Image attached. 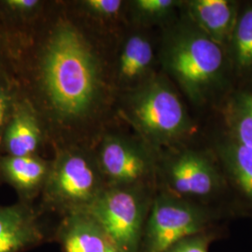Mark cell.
I'll list each match as a JSON object with an SVG mask.
<instances>
[{"mask_svg": "<svg viewBox=\"0 0 252 252\" xmlns=\"http://www.w3.org/2000/svg\"><path fill=\"white\" fill-rule=\"evenodd\" d=\"M96 161L108 185L157 186L158 153L144 141L108 136Z\"/></svg>", "mask_w": 252, "mask_h": 252, "instance_id": "8", "label": "cell"}, {"mask_svg": "<svg viewBox=\"0 0 252 252\" xmlns=\"http://www.w3.org/2000/svg\"><path fill=\"white\" fill-rule=\"evenodd\" d=\"M156 188L108 185L86 212L120 252H139L145 223Z\"/></svg>", "mask_w": 252, "mask_h": 252, "instance_id": "5", "label": "cell"}, {"mask_svg": "<svg viewBox=\"0 0 252 252\" xmlns=\"http://www.w3.org/2000/svg\"><path fill=\"white\" fill-rule=\"evenodd\" d=\"M218 108L224 126L223 133L252 148V84L236 85Z\"/></svg>", "mask_w": 252, "mask_h": 252, "instance_id": "15", "label": "cell"}, {"mask_svg": "<svg viewBox=\"0 0 252 252\" xmlns=\"http://www.w3.org/2000/svg\"><path fill=\"white\" fill-rule=\"evenodd\" d=\"M105 252H120L118 251L117 248L113 245V244H110V246L107 249V251Z\"/></svg>", "mask_w": 252, "mask_h": 252, "instance_id": "24", "label": "cell"}, {"mask_svg": "<svg viewBox=\"0 0 252 252\" xmlns=\"http://www.w3.org/2000/svg\"><path fill=\"white\" fill-rule=\"evenodd\" d=\"M38 214L27 204L0 207V252H26L45 242Z\"/></svg>", "mask_w": 252, "mask_h": 252, "instance_id": "9", "label": "cell"}, {"mask_svg": "<svg viewBox=\"0 0 252 252\" xmlns=\"http://www.w3.org/2000/svg\"><path fill=\"white\" fill-rule=\"evenodd\" d=\"M18 101L15 98L14 91L11 87L6 73L0 70V145L3 133L12 117Z\"/></svg>", "mask_w": 252, "mask_h": 252, "instance_id": "19", "label": "cell"}, {"mask_svg": "<svg viewBox=\"0 0 252 252\" xmlns=\"http://www.w3.org/2000/svg\"><path fill=\"white\" fill-rule=\"evenodd\" d=\"M155 48L150 36L143 32H135L126 39L119 59L118 74L120 80L133 89L147 81L155 73Z\"/></svg>", "mask_w": 252, "mask_h": 252, "instance_id": "14", "label": "cell"}, {"mask_svg": "<svg viewBox=\"0 0 252 252\" xmlns=\"http://www.w3.org/2000/svg\"><path fill=\"white\" fill-rule=\"evenodd\" d=\"M5 54H6V41H5V37L0 33V70L3 69Z\"/></svg>", "mask_w": 252, "mask_h": 252, "instance_id": "23", "label": "cell"}, {"mask_svg": "<svg viewBox=\"0 0 252 252\" xmlns=\"http://www.w3.org/2000/svg\"><path fill=\"white\" fill-rule=\"evenodd\" d=\"M236 85L252 84V1H241L225 48Z\"/></svg>", "mask_w": 252, "mask_h": 252, "instance_id": "13", "label": "cell"}, {"mask_svg": "<svg viewBox=\"0 0 252 252\" xmlns=\"http://www.w3.org/2000/svg\"><path fill=\"white\" fill-rule=\"evenodd\" d=\"M107 186L96 160L67 151L50 164L42 193L46 205L63 217L86 210Z\"/></svg>", "mask_w": 252, "mask_h": 252, "instance_id": "7", "label": "cell"}, {"mask_svg": "<svg viewBox=\"0 0 252 252\" xmlns=\"http://www.w3.org/2000/svg\"><path fill=\"white\" fill-rule=\"evenodd\" d=\"M82 3L93 15L103 18L117 15L124 6V2L121 0H86Z\"/></svg>", "mask_w": 252, "mask_h": 252, "instance_id": "21", "label": "cell"}, {"mask_svg": "<svg viewBox=\"0 0 252 252\" xmlns=\"http://www.w3.org/2000/svg\"><path fill=\"white\" fill-rule=\"evenodd\" d=\"M220 234L215 229L188 236L164 252H208L211 243Z\"/></svg>", "mask_w": 252, "mask_h": 252, "instance_id": "20", "label": "cell"}, {"mask_svg": "<svg viewBox=\"0 0 252 252\" xmlns=\"http://www.w3.org/2000/svg\"><path fill=\"white\" fill-rule=\"evenodd\" d=\"M182 4L180 0H135L131 6L134 19L140 26L168 27L179 18Z\"/></svg>", "mask_w": 252, "mask_h": 252, "instance_id": "18", "label": "cell"}, {"mask_svg": "<svg viewBox=\"0 0 252 252\" xmlns=\"http://www.w3.org/2000/svg\"><path fill=\"white\" fill-rule=\"evenodd\" d=\"M42 81L52 107L63 118H81L93 108L99 87L98 64L72 26H58L50 37L43 54Z\"/></svg>", "mask_w": 252, "mask_h": 252, "instance_id": "2", "label": "cell"}, {"mask_svg": "<svg viewBox=\"0 0 252 252\" xmlns=\"http://www.w3.org/2000/svg\"><path fill=\"white\" fill-rule=\"evenodd\" d=\"M50 164L36 155L0 158V174L23 196L30 198L44 188Z\"/></svg>", "mask_w": 252, "mask_h": 252, "instance_id": "16", "label": "cell"}, {"mask_svg": "<svg viewBox=\"0 0 252 252\" xmlns=\"http://www.w3.org/2000/svg\"><path fill=\"white\" fill-rule=\"evenodd\" d=\"M55 236L63 252H105L112 244L97 221L86 212L63 216Z\"/></svg>", "mask_w": 252, "mask_h": 252, "instance_id": "12", "label": "cell"}, {"mask_svg": "<svg viewBox=\"0 0 252 252\" xmlns=\"http://www.w3.org/2000/svg\"><path fill=\"white\" fill-rule=\"evenodd\" d=\"M40 5L38 0H5L1 1V6L7 10V12L16 16L25 17L33 13Z\"/></svg>", "mask_w": 252, "mask_h": 252, "instance_id": "22", "label": "cell"}, {"mask_svg": "<svg viewBox=\"0 0 252 252\" xmlns=\"http://www.w3.org/2000/svg\"><path fill=\"white\" fill-rule=\"evenodd\" d=\"M240 2L236 0H185L182 10L207 36L225 49L234 31Z\"/></svg>", "mask_w": 252, "mask_h": 252, "instance_id": "10", "label": "cell"}, {"mask_svg": "<svg viewBox=\"0 0 252 252\" xmlns=\"http://www.w3.org/2000/svg\"><path fill=\"white\" fill-rule=\"evenodd\" d=\"M178 146L164 154L158 153L159 189L213 207L211 204L229 189L215 154L211 149Z\"/></svg>", "mask_w": 252, "mask_h": 252, "instance_id": "4", "label": "cell"}, {"mask_svg": "<svg viewBox=\"0 0 252 252\" xmlns=\"http://www.w3.org/2000/svg\"><path fill=\"white\" fill-rule=\"evenodd\" d=\"M40 140V128L34 110L26 102H18L6 127L1 145L8 155H35Z\"/></svg>", "mask_w": 252, "mask_h": 252, "instance_id": "17", "label": "cell"}, {"mask_svg": "<svg viewBox=\"0 0 252 252\" xmlns=\"http://www.w3.org/2000/svg\"><path fill=\"white\" fill-rule=\"evenodd\" d=\"M159 58L164 75L198 109L219 108L236 86L225 49L183 10L164 27Z\"/></svg>", "mask_w": 252, "mask_h": 252, "instance_id": "1", "label": "cell"}, {"mask_svg": "<svg viewBox=\"0 0 252 252\" xmlns=\"http://www.w3.org/2000/svg\"><path fill=\"white\" fill-rule=\"evenodd\" d=\"M212 152L233 188L252 209V148L236 142L223 132L214 138Z\"/></svg>", "mask_w": 252, "mask_h": 252, "instance_id": "11", "label": "cell"}, {"mask_svg": "<svg viewBox=\"0 0 252 252\" xmlns=\"http://www.w3.org/2000/svg\"><path fill=\"white\" fill-rule=\"evenodd\" d=\"M127 115L146 144L155 152L184 144L197 126L174 83L154 74L131 91Z\"/></svg>", "mask_w": 252, "mask_h": 252, "instance_id": "3", "label": "cell"}, {"mask_svg": "<svg viewBox=\"0 0 252 252\" xmlns=\"http://www.w3.org/2000/svg\"><path fill=\"white\" fill-rule=\"evenodd\" d=\"M220 218L214 207L156 190L139 252H164L188 236L215 229Z\"/></svg>", "mask_w": 252, "mask_h": 252, "instance_id": "6", "label": "cell"}]
</instances>
